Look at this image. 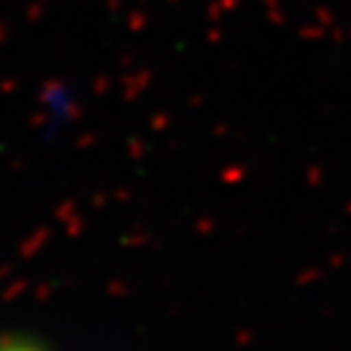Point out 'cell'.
Wrapping results in <instances>:
<instances>
[{"instance_id": "1", "label": "cell", "mask_w": 351, "mask_h": 351, "mask_svg": "<svg viewBox=\"0 0 351 351\" xmlns=\"http://www.w3.org/2000/svg\"><path fill=\"white\" fill-rule=\"evenodd\" d=\"M0 351H37V349H29V346H5V349Z\"/></svg>"}]
</instances>
